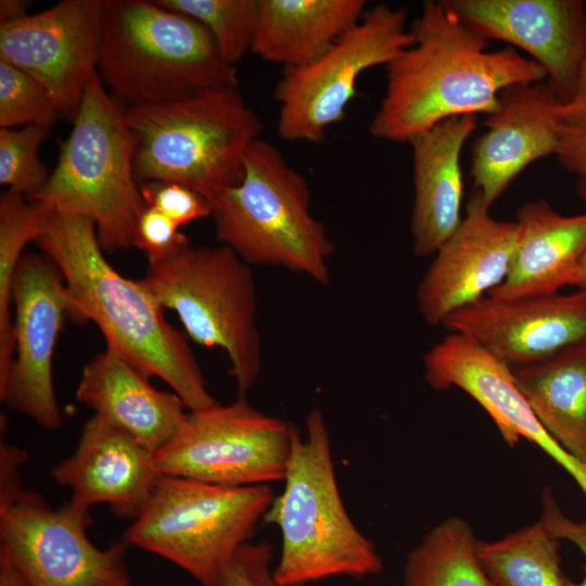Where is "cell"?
Returning a JSON list of instances; mask_svg holds the SVG:
<instances>
[{
    "mask_svg": "<svg viewBox=\"0 0 586 586\" xmlns=\"http://www.w3.org/2000/svg\"><path fill=\"white\" fill-rule=\"evenodd\" d=\"M469 522L449 517L432 527L407 556L404 586H492Z\"/></svg>",
    "mask_w": 586,
    "mask_h": 586,
    "instance_id": "cell-26",
    "label": "cell"
},
{
    "mask_svg": "<svg viewBox=\"0 0 586 586\" xmlns=\"http://www.w3.org/2000/svg\"><path fill=\"white\" fill-rule=\"evenodd\" d=\"M561 126L586 129V65L583 68L572 98L557 107Z\"/></svg>",
    "mask_w": 586,
    "mask_h": 586,
    "instance_id": "cell-38",
    "label": "cell"
},
{
    "mask_svg": "<svg viewBox=\"0 0 586 586\" xmlns=\"http://www.w3.org/2000/svg\"><path fill=\"white\" fill-rule=\"evenodd\" d=\"M472 31L530 54L561 103L586 65V5L581 0H443Z\"/></svg>",
    "mask_w": 586,
    "mask_h": 586,
    "instance_id": "cell-15",
    "label": "cell"
},
{
    "mask_svg": "<svg viewBox=\"0 0 586 586\" xmlns=\"http://www.w3.org/2000/svg\"><path fill=\"white\" fill-rule=\"evenodd\" d=\"M294 425L252 407L245 397L188 411L173 438L154 454L161 475L225 486L283 481Z\"/></svg>",
    "mask_w": 586,
    "mask_h": 586,
    "instance_id": "cell-11",
    "label": "cell"
},
{
    "mask_svg": "<svg viewBox=\"0 0 586 586\" xmlns=\"http://www.w3.org/2000/svg\"><path fill=\"white\" fill-rule=\"evenodd\" d=\"M423 368L433 390L457 387L467 393L486 411L510 447L521 440L538 446L572 476L586 498V466L543 428L511 367L468 335L448 333L425 353Z\"/></svg>",
    "mask_w": 586,
    "mask_h": 586,
    "instance_id": "cell-17",
    "label": "cell"
},
{
    "mask_svg": "<svg viewBox=\"0 0 586 586\" xmlns=\"http://www.w3.org/2000/svg\"><path fill=\"white\" fill-rule=\"evenodd\" d=\"M305 430L303 436L293 429L284 486L264 517L281 534L276 579L282 585H306L332 576L379 574L383 561L342 500L320 408L309 411Z\"/></svg>",
    "mask_w": 586,
    "mask_h": 586,
    "instance_id": "cell-4",
    "label": "cell"
},
{
    "mask_svg": "<svg viewBox=\"0 0 586 586\" xmlns=\"http://www.w3.org/2000/svg\"><path fill=\"white\" fill-rule=\"evenodd\" d=\"M476 125V115L450 117L408 142L413 173L410 232L417 257L434 254L462 221L460 156Z\"/></svg>",
    "mask_w": 586,
    "mask_h": 586,
    "instance_id": "cell-21",
    "label": "cell"
},
{
    "mask_svg": "<svg viewBox=\"0 0 586 586\" xmlns=\"http://www.w3.org/2000/svg\"><path fill=\"white\" fill-rule=\"evenodd\" d=\"M30 1L27 0H1L0 25L17 22L28 14Z\"/></svg>",
    "mask_w": 586,
    "mask_h": 586,
    "instance_id": "cell-39",
    "label": "cell"
},
{
    "mask_svg": "<svg viewBox=\"0 0 586 586\" xmlns=\"http://www.w3.org/2000/svg\"><path fill=\"white\" fill-rule=\"evenodd\" d=\"M0 586H28L18 571L3 558H0Z\"/></svg>",
    "mask_w": 586,
    "mask_h": 586,
    "instance_id": "cell-40",
    "label": "cell"
},
{
    "mask_svg": "<svg viewBox=\"0 0 586 586\" xmlns=\"http://www.w3.org/2000/svg\"><path fill=\"white\" fill-rule=\"evenodd\" d=\"M35 242L62 273L68 315L94 322L106 347L162 379L189 411L217 404L184 334L140 280L123 277L106 260L90 219L51 212Z\"/></svg>",
    "mask_w": 586,
    "mask_h": 586,
    "instance_id": "cell-2",
    "label": "cell"
},
{
    "mask_svg": "<svg viewBox=\"0 0 586 586\" xmlns=\"http://www.w3.org/2000/svg\"><path fill=\"white\" fill-rule=\"evenodd\" d=\"M442 327L468 335L511 368L532 365L586 341V290L487 295L451 314Z\"/></svg>",
    "mask_w": 586,
    "mask_h": 586,
    "instance_id": "cell-16",
    "label": "cell"
},
{
    "mask_svg": "<svg viewBox=\"0 0 586 586\" xmlns=\"http://www.w3.org/2000/svg\"><path fill=\"white\" fill-rule=\"evenodd\" d=\"M146 206H151L181 227L212 215L211 204L194 190L177 182L151 181L140 186Z\"/></svg>",
    "mask_w": 586,
    "mask_h": 586,
    "instance_id": "cell-33",
    "label": "cell"
},
{
    "mask_svg": "<svg viewBox=\"0 0 586 586\" xmlns=\"http://www.w3.org/2000/svg\"><path fill=\"white\" fill-rule=\"evenodd\" d=\"M149 379L106 347L84 367L76 398L155 454L173 438L189 410L176 393L157 390Z\"/></svg>",
    "mask_w": 586,
    "mask_h": 586,
    "instance_id": "cell-22",
    "label": "cell"
},
{
    "mask_svg": "<svg viewBox=\"0 0 586 586\" xmlns=\"http://www.w3.org/2000/svg\"><path fill=\"white\" fill-rule=\"evenodd\" d=\"M511 369L543 428L586 466V341Z\"/></svg>",
    "mask_w": 586,
    "mask_h": 586,
    "instance_id": "cell-25",
    "label": "cell"
},
{
    "mask_svg": "<svg viewBox=\"0 0 586 586\" xmlns=\"http://www.w3.org/2000/svg\"><path fill=\"white\" fill-rule=\"evenodd\" d=\"M24 450L0 443V506L12 500L22 489L18 468L25 462Z\"/></svg>",
    "mask_w": 586,
    "mask_h": 586,
    "instance_id": "cell-37",
    "label": "cell"
},
{
    "mask_svg": "<svg viewBox=\"0 0 586 586\" xmlns=\"http://www.w3.org/2000/svg\"><path fill=\"white\" fill-rule=\"evenodd\" d=\"M12 298L15 351L0 382V398L39 426L56 430L62 417L52 358L68 305L62 273L49 256L24 253L14 272Z\"/></svg>",
    "mask_w": 586,
    "mask_h": 586,
    "instance_id": "cell-13",
    "label": "cell"
},
{
    "mask_svg": "<svg viewBox=\"0 0 586 586\" xmlns=\"http://www.w3.org/2000/svg\"><path fill=\"white\" fill-rule=\"evenodd\" d=\"M517 237L508 275L488 296L512 298L571 286L586 250V212L565 216L545 199L515 212Z\"/></svg>",
    "mask_w": 586,
    "mask_h": 586,
    "instance_id": "cell-23",
    "label": "cell"
},
{
    "mask_svg": "<svg viewBox=\"0 0 586 586\" xmlns=\"http://www.w3.org/2000/svg\"><path fill=\"white\" fill-rule=\"evenodd\" d=\"M97 71L124 109L239 87L200 22L146 0H104Z\"/></svg>",
    "mask_w": 586,
    "mask_h": 586,
    "instance_id": "cell-3",
    "label": "cell"
},
{
    "mask_svg": "<svg viewBox=\"0 0 586 586\" xmlns=\"http://www.w3.org/2000/svg\"><path fill=\"white\" fill-rule=\"evenodd\" d=\"M140 282L163 308L174 310L188 335L222 348L240 397L262 371L257 293L253 272L229 246L186 245L149 264Z\"/></svg>",
    "mask_w": 586,
    "mask_h": 586,
    "instance_id": "cell-8",
    "label": "cell"
},
{
    "mask_svg": "<svg viewBox=\"0 0 586 586\" xmlns=\"http://www.w3.org/2000/svg\"><path fill=\"white\" fill-rule=\"evenodd\" d=\"M179 228L160 211L145 206L137 224L133 246L146 255L149 264L161 262L189 243Z\"/></svg>",
    "mask_w": 586,
    "mask_h": 586,
    "instance_id": "cell-34",
    "label": "cell"
},
{
    "mask_svg": "<svg viewBox=\"0 0 586 586\" xmlns=\"http://www.w3.org/2000/svg\"><path fill=\"white\" fill-rule=\"evenodd\" d=\"M51 211L7 190L0 198V382L15 351L12 283L24 249L41 234Z\"/></svg>",
    "mask_w": 586,
    "mask_h": 586,
    "instance_id": "cell-28",
    "label": "cell"
},
{
    "mask_svg": "<svg viewBox=\"0 0 586 586\" xmlns=\"http://www.w3.org/2000/svg\"><path fill=\"white\" fill-rule=\"evenodd\" d=\"M124 118L133 139L136 179L180 183L211 205L241 181L245 152L263 130L239 87L127 107Z\"/></svg>",
    "mask_w": 586,
    "mask_h": 586,
    "instance_id": "cell-5",
    "label": "cell"
},
{
    "mask_svg": "<svg viewBox=\"0 0 586 586\" xmlns=\"http://www.w3.org/2000/svg\"><path fill=\"white\" fill-rule=\"evenodd\" d=\"M158 5L200 22L230 65L253 49L259 0H154Z\"/></svg>",
    "mask_w": 586,
    "mask_h": 586,
    "instance_id": "cell-29",
    "label": "cell"
},
{
    "mask_svg": "<svg viewBox=\"0 0 586 586\" xmlns=\"http://www.w3.org/2000/svg\"><path fill=\"white\" fill-rule=\"evenodd\" d=\"M561 102L547 81L510 86L487 115L486 131L471 150L472 192L487 207L532 163L555 155L560 139Z\"/></svg>",
    "mask_w": 586,
    "mask_h": 586,
    "instance_id": "cell-19",
    "label": "cell"
},
{
    "mask_svg": "<svg viewBox=\"0 0 586 586\" xmlns=\"http://www.w3.org/2000/svg\"><path fill=\"white\" fill-rule=\"evenodd\" d=\"M539 521L557 539H565L574 544L586 560V519L574 521L566 517L561 511L549 488H545L542 494V515ZM569 586H586V568L584 579L581 583L569 581Z\"/></svg>",
    "mask_w": 586,
    "mask_h": 586,
    "instance_id": "cell-35",
    "label": "cell"
},
{
    "mask_svg": "<svg viewBox=\"0 0 586 586\" xmlns=\"http://www.w3.org/2000/svg\"><path fill=\"white\" fill-rule=\"evenodd\" d=\"M103 11L104 0H63L0 25V60L39 80L66 119L74 120L97 69Z\"/></svg>",
    "mask_w": 586,
    "mask_h": 586,
    "instance_id": "cell-14",
    "label": "cell"
},
{
    "mask_svg": "<svg viewBox=\"0 0 586 586\" xmlns=\"http://www.w3.org/2000/svg\"><path fill=\"white\" fill-rule=\"evenodd\" d=\"M275 496L270 485L225 486L162 475L123 542L170 561L206 586L249 542Z\"/></svg>",
    "mask_w": 586,
    "mask_h": 586,
    "instance_id": "cell-9",
    "label": "cell"
},
{
    "mask_svg": "<svg viewBox=\"0 0 586 586\" xmlns=\"http://www.w3.org/2000/svg\"><path fill=\"white\" fill-rule=\"evenodd\" d=\"M211 207L217 241L250 266L281 267L330 283L334 244L313 215L305 178L271 142L251 143L241 181Z\"/></svg>",
    "mask_w": 586,
    "mask_h": 586,
    "instance_id": "cell-6",
    "label": "cell"
},
{
    "mask_svg": "<svg viewBox=\"0 0 586 586\" xmlns=\"http://www.w3.org/2000/svg\"><path fill=\"white\" fill-rule=\"evenodd\" d=\"M271 560V544L247 542L206 586H306L278 583Z\"/></svg>",
    "mask_w": 586,
    "mask_h": 586,
    "instance_id": "cell-32",
    "label": "cell"
},
{
    "mask_svg": "<svg viewBox=\"0 0 586 586\" xmlns=\"http://www.w3.org/2000/svg\"><path fill=\"white\" fill-rule=\"evenodd\" d=\"M407 21L406 9L377 4L321 56L284 68L273 90L279 137L323 142L327 130L345 118L358 77L368 68L387 65L412 44Z\"/></svg>",
    "mask_w": 586,
    "mask_h": 586,
    "instance_id": "cell-10",
    "label": "cell"
},
{
    "mask_svg": "<svg viewBox=\"0 0 586 586\" xmlns=\"http://www.w3.org/2000/svg\"><path fill=\"white\" fill-rule=\"evenodd\" d=\"M73 123L47 183L27 200L90 219L103 251L127 250L146 205L136 183L135 145L124 109L109 95L97 69Z\"/></svg>",
    "mask_w": 586,
    "mask_h": 586,
    "instance_id": "cell-7",
    "label": "cell"
},
{
    "mask_svg": "<svg viewBox=\"0 0 586 586\" xmlns=\"http://www.w3.org/2000/svg\"><path fill=\"white\" fill-rule=\"evenodd\" d=\"M410 31L412 44L386 65L385 93L369 125L375 139L408 143L447 118L489 115L504 89L547 79L513 48L486 51L488 41L443 1H424Z\"/></svg>",
    "mask_w": 586,
    "mask_h": 586,
    "instance_id": "cell-1",
    "label": "cell"
},
{
    "mask_svg": "<svg viewBox=\"0 0 586 586\" xmlns=\"http://www.w3.org/2000/svg\"><path fill=\"white\" fill-rule=\"evenodd\" d=\"M571 286L586 290V250L579 260Z\"/></svg>",
    "mask_w": 586,
    "mask_h": 586,
    "instance_id": "cell-41",
    "label": "cell"
},
{
    "mask_svg": "<svg viewBox=\"0 0 586 586\" xmlns=\"http://www.w3.org/2000/svg\"><path fill=\"white\" fill-rule=\"evenodd\" d=\"M365 0H259L252 51L283 68L321 56L366 13Z\"/></svg>",
    "mask_w": 586,
    "mask_h": 586,
    "instance_id": "cell-24",
    "label": "cell"
},
{
    "mask_svg": "<svg viewBox=\"0 0 586 586\" xmlns=\"http://www.w3.org/2000/svg\"><path fill=\"white\" fill-rule=\"evenodd\" d=\"M59 117L53 95L39 80L0 60V128L51 127Z\"/></svg>",
    "mask_w": 586,
    "mask_h": 586,
    "instance_id": "cell-31",
    "label": "cell"
},
{
    "mask_svg": "<svg viewBox=\"0 0 586 586\" xmlns=\"http://www.w3.org/2000/svg\"><path fill=\"white\" fill-rule=\"evenodd\" d=\"M472 192L458 228L434 253L416 291L426 323L442 326L447 317L487 296L506 279L514 249L517 224L489 214Z\"/></svg>",
    "mask_w": 586,
    "mask_h": 586,
    "instance_id": "cell-18",
    "label": "cell"
},
{
    "mask_svg": "<svg viewBox=\"0 0 586 586\" xmlns=\"http://www.w3.org/2000/svg\"><path fill=\"white\" fill-rule=\"evenodd\" d=\"M555 155L562 168L575 177L577 193L586 207V129L561 126Z\"/></svg>",
    "mask_w": 586,
    "mask_h": 586,
    "instance_id": "cell-36",
    "label": "cell"
},
{
    "mask_svg": "<svg viewBox=\"0 0 586 586\" xmlns=\"http://www.w3.org/2000/svg\"><path fill=\"white\" fill-rule=\"evenodd\" d=\"M559 539L538 521L499 539H479L477 555L492 586H569Z\"/></svg>",
    "mask_w": 586,
    "mask_h": 586,
    "instance_id": "cell-27",
    "label": "cell"
},
{
    "mask_svg": "<svg viewBox=\"0 0 586 586\" xmlns=\"http://www.w3.org/2000/svg\"><path fill=\"white\" fill-rule=\"evenodd\" d=\"M154 454L98 415L88 419L75 451L52 467L58 485L72 491L71 499L91 508L110 506L119 518L137 519L161 474Z\"/></svg>",
    "mask_w": 586,
    "mask_h": 586,
    "instance_id": "cell-20",
    "label": "cell"
},
{
    "mask_svg": "<svg viewBox=\"0 0 586 586\" xmlns=\"http://www.w3.org/2000/svg\"><path fill=\"white\" fill-rule=\"evenodd\" d=\"M49 126L27 125L0 128V183L29 199L47 183L50 174L39 158V148L49 136Z\"/></svg>",
    "mask_w": 586,
    "mask_h": 586,
    "instance_id": "cell-30",
    "label": "cell"
},
{
    "mask_svg": "<svg viewBox=\"0 0 586 586\" xmlns=\"http://www.w3.org/2000/svg\"><path fill=\"white\" fill-rule=\"evenodd\" d=\"M89 510L72 499L53 509L39 494L22 489L0 506V558L28 586H132L128 545L97 547L87 534Z\"/></svg>",
    "mask_w": 586,
    "mask_h": 586,
    "instance_id": "cell-12",
    "label": "cell"
}]
</instances>
